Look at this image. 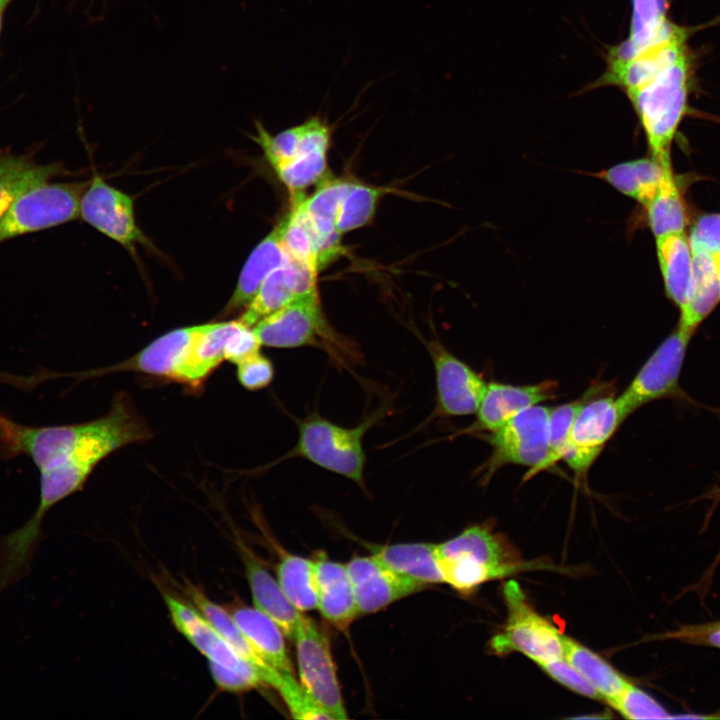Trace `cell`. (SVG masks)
Listing matches in <instances>:
<instances>
[{
  "label": "cell",
  "instance_id": "obj_1",
  "mask_svg": "<svg viewBox=\"0 0 720 720\" xmlns=\"http://www.w3.org/2000/svg\"><path fill=\"white\" fill-rule=\"evenodd\" d=\"M151 436V429L129 395L118 393L104 416L84 423L76 445L62 461L39 471L38 507L31 519L13 532L15 544L23 550L34 549L40 538L42 519L54 505L79 491L94 468L109 454Z\"/></svg>",
  "mask_w": 720,
  "mask_h": 720
},
{
  "label": "cell",
  "instance_id": "obj_2",
  "mask_svg": "<svg viewBox=\"0 0 720 720\" xmlns=\"http://www.w3.org/2000/svg\"><path fill=\"white\" fill-rule=\"evenodd\" d=\"M690 84L688 53L625 90L645 132L651 157L671 165V144L686 113Z\"/></svg>",
  "mask_w": 720,
  "mask_h": 720
},
{
  "label": "cell",
  "instance_id": "obj_3",
  "mask_svg": "<svg viewBox=\"0 0 720 720\" xmlns=\"http://www.w3.org/2000/svg\"><path fill=\"white\" fill-rule=\"evenodd\" d=\"M383 411H374L355 427L335 424L318 413L297 419L296 445L281 460L300 457L364 487L363 437L382 418Z\"/></svg>",
  "mask_w": 720,
  "mask_h": 720
},
{
  "label": "cell",
  "instance_id": "obj_4",
  "mask_svg": "<svg viewBox=\"0 0 720 720\" xmlns=\"http://www.w3.org/2000/svg\"><path fill=\"white\" fill-rule=\"evenodd\" d=\"M253 329L261 344L267 347L313 346L343 364L357 358L354 345L338 334L327 321L318 290L267 315Z\"/></svg>",
  "mask_w": 720,
  "mask_h": 720
},
{
  "label": "cell",
  "instance_id": "obj_5",
  "mask_svg": "<svg viewBox=\"0 0 720 720\" xmlns=\"http://www.w3.org/2000/svg\"><path fill=\"white\" fill-rule=\"evenodd\" d=\"M89 181L37 184L19 195L0 218V242L54 227L80 216Z\"/></svg>",
  "mask_w": 720,
  "mask_h": 720
},
{
  "label": "cell",
  "instance_id": "obj_6",
  "mask_svg": "<svg viewBox=\"0 0 720 720\" xmlns=\"http://www.w3.org/2000/svg\"><path fill=\"white\" fill-rule=\"evenodd\" d=\"M503 592L508 619L491 639V650L497 655L520 652L539 665L564 657L565 636L529 605L519 585L510 581Z\"/></svg>",
  "mask_w": 720,
  "mask_h": 720
},
{
  "label": "cell",
  "instance_id": "obj_7",
  "mask_svg": "<svg viewBox=\"0 0 720 720\" xmlns=\"http://www.w3.org/2000/svg\"><path fill=\"white\" fill-rule=\"evenodd\" d=\"M550 408L540 404L529 407L485 436L492 452L480 467L481 480L489 479L501 467L512 464L534 471L546 458L549 448Z\"/></svg>",
  "mask_w": 720,
  "mask_h": 720
},
{
  "label": "cell",
  "instance_id": "obj_8",
  "mask_svg": "<svg viewBox=\"0 0 720 720\" xmlns=\"http://www.w3.org/2000/svg\"><path fill=\"white\" fill-rule=\"evenodd\" d=\"M292 640L301 685L331 720L346 719L348 716L326 632L313 619L303 615Z\"/></svg>",
  "mask_w": 720,
  "mask_h": 720
},
{
  "label": "cell",
  "instance_id": "obj_9",
  "mask_svg": "<svg viewBox=\"0 0 720 720\" xmlns=\"http://www.w3.org/2000/svg\"><path fill=\"white\" fill-rule=\"evenodd\" d=\"M691 337L677 327L651 354L625 391L616 397L625 418L649 402L679 393L680 373Z\"/></svg>",
  "mask_w": 720,
  "mask_h": 720
},
{
  "label": "cell",
  "instance_id": "obj_10",
  "mask_svg": "<svg viewBox=\"0 0 720 720\" xmlns=\"http://www.w3.org/2000/svg\"><path fill=\"white\" fill-rule=\"evenodd\" d=\"M431 357L436 381V405L430 419L475 414L487 384L437 338L423 340Z\"/></svg>",
  "mask_w": 720,
  "mask_h": 720
},
{
  "label": "cell",
  "instance_id": "obj_11",
  "mask_svg": "<svg viewBox=\"0 0 720 720\" xmlns=\"http://www.w3.org/2000/svg\"><path fill=\"white\" fill-rule=\"evenodd\" d=\"M80 217L131 254L138 244L150 245L137 225L132 197L96 173L82 196Z\"/></svg>",
  "mask_w": 720,
  "mask_h": 720
},
{
  "label": "cell",
  "instance_id": "obj_12",
  "mask_svg": "<svg viewBox=\"0 0 720 720\" xmlns=\"http://www.w3.org/2000/svg\"><path fill=\"white\" fill-rule=\"evenodd\" d=\"M625 419L612 395L588 400L572 423L562 460L575 473H586Z\"/></svg>",
  "mask_w": 720,
  "mask_h": 720
},
{
  "label": "cell",
  "instance_id": "obj_13",
  "mask_svg": "<svg viewBox=\"0 0 720 720\" xmlns=\"http://www.w3.org/2000/svg\"><path fill=\"white\" fill-rule=\"evenodd\" d=\"M201 327L202 324L171 330L124 361L81 374L86 377H96L134 371L163 377L181 384Z\"/></svg>",
  "mask_w": 720,
  "mask_h": 720
},
{
  "label": "cell",
  "instance_id": "obj_14",
  "mask_svg": "<svg viewBox=\"0 0 720 720\" xmlns=\"http://www.w3.org/2000/svg\"><path fill=\"white\" fill-rule=\"evenodd\" d=\"M346 565L359 615L382 610L426 587L421 582L390 569L372 554L353 557Z\"/></svg>",
  "mask_w": 720,
  "mask_h": 720
},
{
  "label": "cell",
  "instance_id": "obj_15",
  "mask_svg": "<svg viewBox=\"0 0 720 720\" xmlns=\"http://www.w3.org/2000/svg\"><path fill=\"white\" fill-rule=\"evenodd\" d=\"M163 597L175 628L206 657L208 663L258 677L263 682L259 671L238 654L195 606L168 593Z\"/></svg>",
  "mask_w": 720,
  "mask_h": 720
},
{
  "label": "cell",
  "instance_id": "obj_16",
  "mask_svg": "<svg viewBox=\"0 0 720 720\" xmlns=\"http://www.w3.org/2000/svg\"><path fill=\"white\" fill-rule=\"evenodd\" d=\"M557 386L552 380L532 385L490 382L475 413V421L458 434L495 431L519 412L555 398Z\"/></svg>",
  "mask_w": 720,
  "mask_h": 720
},
{
  "label": "cell",
  "instance_id": "obj_17",
  "mask_svg": "<svg viewBox=\"0 0 720 720\" xmlns=\"http://www.w3.org/2000/svg\"><path fill=\"white\" fill-rule=\"evenodd\" d=\"M435 556L474 560L488 568L495 579L528 567L503 536L493 533L488 526L483 525L468 527L457 536L435 545Z\"/></svg>",
  "mask_w": 720,
  "mask_h": 720
},
{
  "label": "cell",
  "instance_id": "obj_18",
  "mask_svg": "<svg viewBox=\"0 0 720 720\" xmlns=\"http://www.w3.org/2000/svg\"><path fill=\"white\" fill-rule=\"evenodd\" d=\"M315 267L287 259L263 281L239 319L249 327L262 318L317 289Z\"/></svg>",
  "mask_w": 720,
  "mask_h": 720
},
{
  "label": "cell",
  "instance_id": "obj_19",
  "mask_svg": "<svg viewBox=\"0 0 720 720\" xmlns=\"http://www.w3.org/2000/svg\"><path fill=\"white\" fill-rule=\"evenodd\" d=\"M351 180L326 176L314 193L299 198V205L318 238L320 268L335 258L341 250L336 218Z\"/></svg>",
  "mask_w": 720,
  "mask_h": 720
},
{
  "label": "cell",
  "instance_id": "obj_20",
  "mask_svg": "<svg viewBox=\"0 0 720 720\" xmlns=\"http://www.w3.org/2000/svg\"><path fill=\"white\" fill-rule=\"evenodd\" d=\"M317 587V609L339 630H346L359 615L347 565L332 561L324 553L313 558Z\"/></svg>",
  "mask_w": 720,
  "mask_h": 720
},
{
  "label": "cell",
  "instance_id": "obj_21",
  "mask_svg": "<svg viewBox=\"0 0 720 720\" xmlns=\"http://www.w3.org/2000/svg\"><path fill=\"white\" fill-rule=\"evenodd\" d=\"M238 551L245 567L254 607L270 617L284 635L293 639L303 616L287 598L278 581L241 541Z\"/></svg>",
  "mask_w": 720,
  "mask_h": 720
},
{
  "label": "cell",
  "instance_id": "obj_22",
  "mask_svg": "<svg viewBox=\"0 0 720 720\" xmlns=\"http://www.w3.org/2000/svg\"><path fill=\"white\" fill-rule=\"evenodd\" d=\"M285 224L286 216L251 252L241 270L235 290L220 314L222 318L242 312L268 275L287 260L283 246Z\"/></svg>",
  "mask_w": 720,
  "mask_h": 720
},
{
  "label": "cell",
  "instance_id": "obj_23",
  "mask_svg": "<svg viewBox=\"0 0 720 720\" xmlns=\"http://www.w3.org/2000/svg\"><path fill=\"white\" fill-rule=\"evenodd\" d=\"M720 302V252H692V281L678 327L693 335Z\"/></svg>",
  "mask_w": 720,
  "mask_h": 720
},
{
  "label": "cell",
  "instance_id": "obj_24",
  "mask_svg": "<svg viewBox=\"0 0 720 720\" xmlns=\"http://www.w3.org/2000/svg\"><path fill=\"white\" fill-rule=\"evenodd\" d=\"M185 592L192 605L202 613L218 633L241 657L259 671L264 685L271 686L276 690L281 679V673L277 672L261 658L237 626L229 611L213 602L201 589L191 583L186 585Z\"/></svg>",
  "mask_w": 720,
  "mask_h": 720
},
{
  "label": "cell",
  "instance_id": "obj_25",
  "mask_svg": "<svg viewBox=\"0 0 720 720\" xmlns=\"http://www.w3.org/2000/svg\"><path fill=\"white\" fill-rule=\"evenodd\" d=\"M261 658L279 673H294L286 652L284 633L256 607L237 605L228 610Z\"/></svg>",
  "mask_w": 720,
  "mask_h": 720
},
{
  "label": "cell",
  "instance_id": "obj_26",
  "mask_svg": "<svg viewBox=\"0 0 720 720\" xmlns=\"http://www.w3.org/2000/svg\"><path fill=\"white\" fill-rule=\"evenodd\" d=\"M656 251L667 296L681 309L692 281V251L685 232L656 238Z\"/></svg>",
  "mask_w": 720,
  "mask_h": 720
},
{
  "label": "cell",
  "instance_id": "obj_27",
  "mask_svg": "<svg viewBox=\"0 0 720 720\" xmlns=\"http://www.w3.org/2000/svg\"><path fill=\"white\" fill-rule=\"evenodd\" d=\"M372 555L390 569L424 585L444 583L431 543L367 545Z\"/></svg>",
  "mask_w": 720,
  "mask_h": 720
},
{
  "label": "cell",
  "instance_id": "obj_28",
  "mask_svg": "<svg viewBox=\"0 0 720 720\" xmlns=\"http://www.w3.org/2000/svg\"><path fill=\"white\" fill-rule=\"evenodd\" d=\"M665 168L672 167H663L651 157L617 164L598 176L646 207L660 185Z\"/></svg>",
  "mask_w": 720,
  "mask_h": 720
},
{
  "label": "cell",
  "instance_id": "obj_29",
  "mask_svg": "<svg viewBox=\"0 0 720 720\" xmlns=\"http://www.w3.org/2000/svg\"><path fill=\"white\" fill-rule=\"evenodd\" d=\"M61 169L55 163L38 165L25 156L0 154V218L19 195L48 181Z\"/></svg>",
  "mask_w": 720,
  "mask_h": 720
},
{
  "label": "cell",
  "instance_id": "obj_30",
  "mask_svg": "<svg viewBox=\"0 0 720 720\" xmlns=\"http://www.w3.org/2000/svg\"><path fill=\"white\" fill-rule=\"evenodd\" d=\"M564 658L570 662L609 704L629 685L601 656L565 636Z\"/></svg>",
  "mask_w": 720,
  "mask_h": 720
},
{
  "label": "cell",
  "instance_id": "obj_31",
  "mask_svg": "<svg viewBox=\"0 0 720 720\" xmlns=\"http://www.w3.org/2000/svg\"><path fill=\"white\" fill-rule=\"evenodd\" d=\"M276 576L281 589L298 610L317 609L314 559L281 550Z\"/></svg>",
  "mask_w": 720,
  "mask_h": 720
},
{
  "label": "cell",
  "instance_id": "obj_32",
  "mask_svg": "<svg viewBox=\"0 0 720 720\" xmlns=\"http://www.w3.org/2000/svg\"><path fill=\"white\" fill-rule=\"evenodd\" d=\"M610 384L597 383L591 385L577 400L559 405L550 410L549 415V448L545 460L531 473L525 474L523 481H527L536 474L554 466L563 459L566 450L572 423L582 408L590 399L607 394Z\"/></svg>",
  "mask_w": 720,
  "mask_h": 720
},
{
  "label": "cell",
  "instance_id": "obj_33",
  "mask_svg": "<svg viewBox=\"0 0 720 720\" xmlns=\"http://www.w3.org/2000/svg\"><path fill=\"white\" fill-rule=\"evenodd\" d=\"M645 208L655 238L685 232V207L672 168L664 169L660 185Z\"/></svg>",
  "mask_w": 720,
  "mask_h": 720
},
{
  "label": "cell",
  "instance_id": "obj_34",
  "mask_svg": "<svg viewBox=\"0 0 720 720\" xmlns=\"http://www.w3.org/2000/svg\"><path fill=\"white\" fill-rule=\"evenodd\" d=\"M327 153L314 150L297 153L294 157L273 166L280 181L287 187L291 198L304 195V191L327 176Z\"/></svg>",
  "mask_w": 720,
  "mask_h": 720
},
{
  "label": "cell",
  "instance_id": "obj_35",
  "mask_svg": "<svg viewBox=\"0 0 720 720\" xmlns=\"http://www.w3.org/2000/svg\"><path fill=\"white\" fill-rule=\"evenodd\" d=\"M385 191L383 187L352 181L338 210L337 232L342 235L367 225Z\"/></svg>",
  "mask_w": 720,
  "mask_h": 720
},
{
  "label": "cell",
  "instance_id": "obj_36",
  "mask_svg": "<svg viewBox=\"0 0 720 720\" xmlns=\"http://www.w3.org/2000/svg\"><path fill=\"white\" fill-rule=\"evenodd\" d=\"M294 719H330V716L296 680L294 673H281L276 688ZM331 720V719H330Z\"/></svg>",
  "mask_w": 720,
  "mask_h": 720
},
{
  "label": "cell",
  "instance_id": "obj_37",
  "mask_svg": "<svg viewBox=\"0 0 720 720\" xmlns=\"http://www.w3.org/2000/svg\"><path fill=\"white\" fill-rule=\"evenodd\" d=\"M610 705L627 719H664L672 717L652 696L631 683Z\"/></svg>",
  "mask_w": 720,
  "mask_h": 720
},
{
  "label": "cell",
  "instance_id": "obj_38",
  "mask_svg": "<svg viewBox=\"0 0 720 720\" xmlns=\"http://www.w3.org/2000/svg\"><path fill=\"white\" fill-rule=\"evenodd\" d=\"M237 379L248 390L255 391L268 386L274 377L271 360L257 351L236 363Z\"/></svg>",
  "mask_w": 720,
  "mask_h": 720
},
{
  "label": "cell",
  "instance_id": "obj_39",
  "mask_svg": "<svg viewBox=\"0 0 720 720\" xmlns=\"http://www.w3.org/2000/svg\"><path fill=\"white\" fill-rule=\"evenodd\" d=\"M552 679L566 688L591 699H602L596 689L564 657L540 665Z\"/></svg>",
  "mask_w": 720,
  "mask_h": 720
},
{
  "label": "cell",
  "instance_id": "obj_40",
  "mask_svg": "<svg viewBox=\"0 0 720 720\" xmlns=\"http://www.w3.org/2000/svg\"><path fill=\"white\" fill-rule=\"evenodd\" d=\"M688 239L692 252H720V213L697 218Z\"/></svg>",
  "mask_w": 720,
  "mask_h": 720
},
{
  "label": "cell",
  "instance_id": "obj_41",
  "mask_svg": "<svg viewBox=\"0 0 720 720\" xmlns=\"http://www.w3.org/2000/svg\"><path fill=\"white\" fill-rule=\"evenodd\" d=\"M663 638L720 649V621L683 625L678 630L666 633Z\"/></svg>",
  "mask_w": 720,
  "mask_h": 720
},
{
  "label": "cell",
  "instance_id": "obj_42",
  "mask_svg": "<svg viewBox=\"0 0 720 720\" xmlns=\"http://www.w3.org/2000/svg\"><path fill=\"white\" fill-rule=\"evenodd\" d=\"M261 345L253 327L247 326L239 319L238 326L226 342L225 360L236 364L250 354L260 351Z\"/></svg>",
  "mask_w": 720,
  "mask_h": 720
},
{
  "label": "cell",
  "instance_id": "obj_43",
  "mask_svg": "<svg viewBox=\"0 0 720 720\" xmlns=\"http://www.w3.org/2000/svg\"><path fill=\"white\" fill-rule=\"evenodd\" d=\"M217 687L229 692H244L264 685L258 677L247 676L217 664L208 663Z\"/></svg>",
  "mask_w": 720,
  "mask_h": 720
},
{
  "label": "cell",
  "instance_id": "obj_44",
  "mask_svg": "<svg viewBox=\"0 0 720 720\" xmlns=\"http://www.w3.org/2000/svg\"><path fill=\"white\" fill-rule=\"evenodd\" d=\"M6 5H7V3L4 0H0V35H1V28H2V12Z\"/></svg>",
  "mask_w": 720,
  "mask_h": 720
},
{
  "label": "cell",
  "instance_id": "obj_45",
  "mask_svg": "<svg viewBox=\"0 0 720 720\" xmlns=\"http://www.w3.org/2000/svg\"><path fill=\"white\" fill-rule=\"evenodd\" d=\"M4 1L8 4V2H9L10 0H4Z\"/></svg>",
  "mask_w": 720,
  "mask_h": 720
}]
</instances>
